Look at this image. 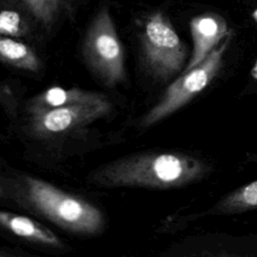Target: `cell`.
I'll list each match as a JSON object with an SVG mask.
<instances>
[{"instance_id":"9a60e30c","label":"cell","mask_w":257,"mask_h":257,"mask_svg":"<svg viewBox=\"0 0 257 257\" xmlns=\"http://www.w3.org/2000/svg\"><path fill=\"white\" fill-rule=\"evenodd\" d=\"M5 256H11V253L0 249V257H5Z\"/></svg>"},{"instance_id":"5b68a950","label":"cell","mask_w":257,"mask_h":257,"mask_svg":"<svg viewBox=\"0 0 257 257\" xmlns=\"http://www.w3.org/2000/svg\"><path fill=\"white\" fill-rule=\"evenodd\" d=\"M141 44L144 61L156 77L167 79L183 67L186 46L162 12H155L146 19Z\"/></svg>"},{"instance_id":"4fadbf2b","label":"cell","mask_w":257,"mask_h":257,"mask_svg":"<svg viewBox=\"0 0 257 257\" xmlns=\"http://www.w3.org/2000/svg\"><path fill=\"white\" fill-rule=\"evenodd\" d=\"M26 31V24L19 13L13 10L0 11V35L18 37Z\"/></svg>"},{"instance_id":"8992f818","label":"cell","mask_w":257,"mask_h":257,"mask_svg":"<svg viewBox=\"0 0 257 257\" xmlns=\"http://www.w3.org/2000/svg\"><path fill=\"white\" fill-rule=\"evenodd\" d=\"M107 98L94 102L66 105L31 115L32 128L40 136H57L84 126L109 112Z\"/></svg>"},{"instance_id":"9c48e42d","label":"cell","mask_w":257,"mask_h":257,"mask_svg":"<svg viewBox=\"0 0 257 257\" xmlns=\"http://www.w3.org/2000/svg\"><path fill=\"white\" fill-rule=\"evenodd\" d=\"M0 226L26 240L54 248L62 247V242L57 235L28 217L0 210Z\"/></svg>"},{"instance_id":"30bf717a","label":"cell","mask_w":257,"mask_h":257,"mask_svg":"<svg viewBox=\"0 0 257 257\" xmlns=\"http://www.w3.org/2000/svg\"><path fill=\"white\" fill-rule=\"evenodd\" d=\"M0 60L28 71H36L41 65L39 57L28 45L4 35H0Z\"/></svg>"},{"instance_id":"5bb4252c","label":"cell","mask_w":257,"mask_h":257,"mask_svg":"<svg viewBox=\"0 0 257 257\" xmlns=\"http://www.w3.org/2000/svg\"><path fill=\"white\" fill-rule=\"evenodd\" d=\"M251 75H252L253 78L257 79V60H256V62L254 64V66L251 69Z\"/></svg>"},{"instance_id":"ba28073f","label":"cell","mask_w":257,"mask_h":257,"mask_svg":"<svg viewBox=\"0 0 257 257\" xmlns=\"http://www.w3.org/2000/svg\"><path fill=\"white\" fill-rule=\"evenodd\" d=\"M105 95L80 89L77 87L64 88L59 86L50 87L35 95L28 102L27 108L31 115L49 109L86 102H94L105 99Z\"/></svg>"},{"instance_id":"2e32d148","label":"cell","mask_w":257,"mask_h":257,"mask_svg":"<svg viewBox=\"0 0 257 257\" xmlns=\"http://www.w3.org/2000/svg\"><path fill=\"white\" fill-rule=\"evenodd\" d=\"M4 196H5V191H4V189H3V187H2V185L0 183V198H2Z\"/></svg>"},{"instance_id":"8fae6325","label":"cell","mask_w":257,"mask_h":257,"mask_svg":"<svg viewBox=\"0 0 257 257\" xmlns=\"http://www.w3.org/2000/svg\"><path fill=\"white\" fill-rule=\"evenodd\" d=\"M257 208V181L238 188L222 199L210 213H236Z\"/></svg>"},{"instance_id":"7c38bea8","label":"cell","mask_w":257,"mask_h":257,"mask_svg":"<svg viewBox=\"0 0 257 257\" xmlns=\"http://www.w3.org/2000/svg\"><path fill=\"white\" fill-rule=\"evenodd\" d=\"M32 16L44 25H50L57 17L65 0H21Z\"/></svg>"},{"instance_id":"277c9868","label":"cell","mask_w":257,"mask_h":257,"mask_svg":"<svg viewBox=\"0 0 257 257\" xmlns=\"http://www.w3.org/2000/svg\"><path fill=\"white\" fill-rule=\"evenodd\" d=\"M230 38L231 33L202 62L189 70H185L169 85L160 101L144 116L142 120L144 127L157 123L183 107L211 82L222 65Z\"/></svg>"},{"instance_id":"e0dca14e","label":"cell","mask_w":257,"mask_h":257,"mask_svg":"<svg viewBox=\"0 0 257 257\" xmlns=\"http://www.w3.org/2000/svg\"><path fill=\"white\" fill-rule=\"evenodd\" d=\"M252 17L254 18V20L257 22V9H255L254 11H253V13H252Z\"/></svg>"},{"instance_id":"6da1fadb","label":"cell","mask_w":257,"mask_h":257,"mask_svg":"<svg viewBox=\"0 0 257 257\" xmlns=\"http://www.w3.org/2000/svg\"><path fill=\"white\" fill-rule=\"evenodd\" d=\"M208 171L200 160L176 153H146L125 157L97 169L90 181L101 187L177 188L201 179Z\"/></svg>"},{"instance_id":"52a82bcc","label":"cell","mask_w":257,"mask_h":257,"mask_svg":"<svg viewBox=\"0 0 257 257\" xmlns=\"http://www.w3.org/2000/svg\"><path fill=\"white\" fill-rule=\"evenodd\" d=\"M190 31L193 39V52L185 70L202 62L219 45L220 41L231 33L226 20L215 13H205L192 18Z\"/></svg>"},{"instance_id":"3957f363","label":"cell","mask_w":257,"mask_h":257,"mask_svg":"<svg viewBox=\"0 0 257 257\" xmlns=\"http://www.w3.org/2000/svg\"><path fill=\"white\" fill-rule=\"evenodd\" d=\"M83 56L91 71L106 86L123 81L124 49L107 8L97 12L87 29Z\"/></svg>"},{"instance_id":"7a4b0ae2","label":"cell","mask_w":257,"mask_h":257,"mask_svg":"<svg viewBox=\"0 0 257 257\" xmlns=\"http://www.w3.org/2000/svg\"><path fill=\"white\" fill-rule=\"evenodd\" d=\"M24 201L57 226L77 234L93 235L104 221L97 207L54 185L31 176L22 179Z\"/></svg>"}]
</instances>
